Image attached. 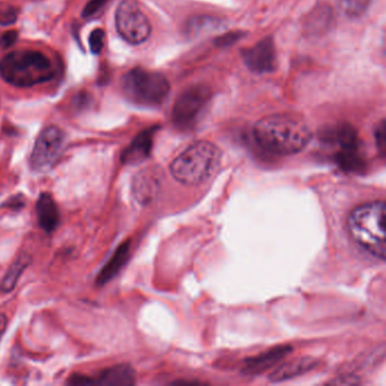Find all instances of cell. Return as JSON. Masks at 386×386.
<instances>
[{
  "label": "cell",
  "instance_id": "6da1fadb",
  "mask_svg": "<svg viewBox=\"0 0 386 386\" xmlns=\"http://www.w3.org/2000/svg\"><path fill=\"white\" fill-rule=\"evenodd\" d=\"M254 137L261 149L272 154L293 156L309 145L311 131L297 116L277 113L256 122Z\"/></svg>",
  "mask_w": 386,
  "mask_h": 386
},
{
  "label": "cell",
  "instance_id": "7a4b0ae2",
  "mask_svg": "<svg viewBox=\"0 0 386 386\" xmlns=\"http://www.w3.org/2000/svg\"><path fill=\"white\" fill-rule=\"evenodd\" d=\"M385 203H366L356 208L348 218V230L352 239L371 255L384 261L386 257Z\"/></svg>",
  "mask_w": 386,
  "mask_h": 386
},
{
  "label": "cell",
  "instance_id": "3957f363",
  "mask_svg": "<svg viewBox=\"0 0 386 386\" xmlns=\"http://www.w3.org/2000/svg\"><path fill=\"white\" fill-rule=\"evenodd\" d=\"M55 69L44 53L35 50H15L0 60V77L17 87H30L53 80Z\"/></svg>",
  "mask_w": 386,
  "mask_h": 386
},
{
  "label": "cell",
  "instance_id": "277c9868",
  "mask_svg": "<svg viewBox=\"0 0 386 386\" xmlns=\"http://www.w3.org/2000/svg\"><path fill=\"white\" fill-rule=\"evenodd\" d=\"M221 149L208 140H199L187 147L170 165L176 181L195 186L209 179L221 163Z\"/></svg>",
  "mask_w": 386,
  "mask_h": 386
},
{
  "label": "cell",
  "instance_id": "5b68a950",
  "mask_svg": "<svg viewBox=\"0 0 386 386\" xmlns=\"http://www.w3.org/2000/svg\"><path fill=\"white\" fill-rule=\"evenodd\" d=\"M122 91L125 98L135 106L154 108L165 102L170 84L161 73L137 67L122 76Z\"/></svg>",
  "mask_w": 386,
  "mask_h": 386
},
{
  "label": "cell",
  "instance_id": "8992f818",
  "mask_svg": "<svg viewBox=\"0 0 386 386\" xmlns=\"http://www.w3.org/2000/svg\"><path fill=\"white\" fill-rule=\"evenodd\" d=\"M212 92L206 85L190 86L177 98L172 109V122L179 129L195 127L205 113Z\"/></svg>",
  "mask_w": 386,
  "mask_h": 386
},
{
  "label": "cell",
  "instance_id": "52a82bcc",
  "mask_svg": "<svg viewBox=\"0 0 386 386\" xmlns=\"http://www.w3.org/2000/svg\"><path fill=\"white\" fill-rule=\"evenodd\" d=\"M116 28L129 44H142L149 39L152 26L135 0H122L116 10Z\"/></svg>",
  "mask_w": 386,
  "mask_h": 386
},
{
  "label": "cell",
  "instance_id": "ba28073f",
  "mask_svg": "<svg viewBox=\"0 0 386 386\" xmlns=\"http://www.w3.org/2000/svg\"><path fill=\"white\" fill-rule=\"evenodd\" d=\"M65 133L56 126H49L41 131L35 140L30 156V165L37 172H47L62 156L65 147Z\"/></svg>",
  "mask_w": 386,
  "mask_h": 386
},
{
  "label": "cell",
  "instance_id": "9c48e42d",
  "mask_svg": "<svg viewBox=\"0 0 386 386\" xmlns=\"http://www.w3.org/2000/svg\"><path fill=\"white\" fill-rule=\"evenodd\" d=\"M243 62L252 72L265 74L277 68V51L272 37H266L243 51Z\"/></svg>",
  "mask_w": 386,
  "mask_h": 386
},
{
  "label": "cell",
  "instance_id": "30bf717a",
  "mask_svg": "<svg viewBox=\"0 0 386 386\" xmlns=\"http://www.w3.org/2000/svg\"><path fill=\"white\" fill-rule=\"evenodd\" d=\"M162 176L159 170L147 169L138 172L133 181V194L137 202L147 205L152 202L161 188Z\"/></svg>",
  "mask_w": 386,
  "mask_h": 386
},
{
  "label": "cell",
  "instance_id": "8fae6325",
  "mask_svg": "<svg viewBox=\"0 0 386 386\" xmlns=\"http://www.w3.org/2000/svg\"><path fill=\"white\" fill-rule=\"evenodd\" d=\"M156 127L149 128L140 131V134L131 140V143L124 149L122 153V160L124 165H138L144 160H147L151 154L153 147V138L156 134Z\"/></svg>",
  "mask_w": 386,
  "mask_h": 386
},
{
  "label": "cell",
  "instance_id": "7c38bea8",
  "mask_svg": "<svg viewBox=\"0 0 386 386\" xmlns=\"http://www.w3.org/2000/svg\"><path fill=\"white\" fill-rule=\"evenodd\" d=\"M35 211H37V222L41 229L47 234H53L59 226L60 213L58 205L51 196V194H40L35 205Z\"/></svg>",
  "mask_w": 386,
  "mask_h": 386
},
{
  "label": "cell",
  "instance_id": "4fadbf2b",
  "mask_svg": "<svg viewBox=\"0 0 386 386\" xmlns=\"http://www.w3.org/2000/svg\"><path fill=\"white\" fill-rule=\"evenodd\" d=\"M293 351V348L290 346H279L268 350V351L256 356L254 358H249L246 361V366L243 369V373L247 375H256L263 371H268L270 368L277 365L281 359L289 355Z\"/></svg>",
  "mask_w": 386,
  "mask_h": 386
},
{
  "label": "cell",
  "instance_id": "5bb4252c",
  "mask_svg": "<svg viewBox=\"0 0 386 386\" xmlns=\"http://www.w3.org/2000/svg\"><path fill=\"white\" fill-rule=\"evenodd\" d=\"M131 254V240H126L118 248L116 249L113 255L101 268L97 277V286H103L113 280L117 274L122 271Z\"/></svg>",
  "mask_w": 386,
  "mask_h": 386
},
{
  "label": "cell",
  "instance_id": "9a60e30c",
  "mask_svg": "<svg viewBox=\"0 0 386 386\" xmlns=\"http://www.w3.org/2000/svg\"><path fill=\"white\" fill-rule=\"evenodd\" d=\"M318 365V361L314 358L304 357V358L295 359V360L288 361L281 365L277 369H274L268 380L274 383L284 382V380H291L293 377L300 376L304 374L309 373L311 369H314Z\"/></svg>",
  "mask_w": 386,
  "mask_h": 386
},
{
  "label": "cell",
  "instance_id": "2e32d148",
  "mask_svg": "<svg viewBox=\"0 0 386 386\" xmlns=\"http://www.w3.org/2000/svg\"><path fill=\"white\" fill-rule=\"evenodd\" d=\"M135 371L129 365L120 364L107 368L95 380V384L104 386H131L135 384Z\"/></svg>",
  "mask_w": 386,
  "mask_h": 386
},
{
  "label": "cell",
  "instance_id": "e0dca14e",
  "mask_svg": "<svg viewBox=\"0 0 386 386\" xmlns=\"http://www.w3.org/2000/svg\"><path fill=\"white\" fill-rule=\"evenodd\" d=\"M333 22V12L327 5H322L311 12L306 19V30L311 35H322L329 31Z\"/></svg>",
  "mask_w": 386,
  "mask_h": 386
},
{
  "label": "cell",
  "instance_id": "ac0fdd59",
  "mask_svg": "<svg viewBox=\"0 0 386 386\" xmlns=\"http://www.w3.org/2000/svg\"><path fill=\"white\" fill-rule=\"evenodd\" d=\"M30 256L26 254L19 255L15 261H12L8 271L5 274L1 284H0V291L3 293H8L15 289L16 284L19 282V277H22L25 270L30 264Z\"/></svg>",
  "mask_w": 386,
  "mask_h": 386
},
{
  "label": "cell",
  "instance_id": "d6986e66",
  "mask_svg": "<svg viewBox=\"0 0 386 386\" xmlns=\"http://www.w3.org/2000/svg\"><path fill=\"white\" fill-rule=\"evenodd\" d=\"M339 5L348 17H359L368 10L371 0H339Z\"/></svg>",
  "mask_w": 386,
  "mask_h": 386
},
{
  "label": "cell",
  "instance_id": "ffe728a7",
  "mask_svg": "<svg viewBox=\"0 0 386 386\" xmlns=\"http://www.w3.org/2000/svg\"><path fill=\"white\" fill-rule=\"evenodd\" d=\"M104 37H106V33L102 28H95L94 31H92L90 37H89L91 53L93 55H99L102 51Z\"/></svg>",
  "mask_w": 386,
  "mask_h": 386
},
{
  "label": "cell",
  "instance_id": "44dd1931",
  "mask_svg": "<svg viewBox=\"0 0 386 386\" xmlns=\"http://www.w3.org/2000/svg\"><path fill=\"white\" fill-rule=\"evenodd\" d=\"M108 1L109 0H90L83 8L82 16L84 19H89L91 16L95 15L100 10H102L103 7L106 6Z\"/></svg>",
  "mask_w": 386,
  "mask_h": 386
},
{
  "label": "cell",
  "instance_id": "7402d4cb",
  "mask_svg": "<svg viewBox=\"0 0 386 386\" xmlns=\"http://www.w3.org/2000/svg\"><path fill=\"white\" fill-rule=\"evenodd\" d=\"M375 138H376L377 149L380 151V154L384 156L386 151L385 119H383L380 124L377 125L376 131H375Z\"/></svg>",
  "mask_w": 386,
  "mask_h": 386
},
{
  "label": "cell",
  "instance_id": "603a6c76",
  "mask_svg": "<svg viewBox=\"0 0 386 386\" xmlns=\"http://www.w3.org/2000/svg\"><path fill=\"white\" fill-rule=\"evenodd\" d=\"M17 21V10L12 7L1 8L0 10V25L1 26H10L15 24Z\"/></svg>",
  "mask_w": 386,
  "mask_h": 386
},
{
  "label": "cell",
  "instance_id": "cb8c5ba5",
  "mask_svg": "<svg viewBox=\"0 0 386 386\" xmlns=\"http://www.w3.org/2000/svg\"><path fill=\"white\" fill-rule=\"evenodd\" d=\"M67 384L73 386L92 385V384H95V380L86 375H82V374H73L67 380Z\"/></svg>",
  "mask_w": 386,
  "mask_h": 386
},
{
  "label": "cell",
  "instance_id": "d4e9b609",
  "mask_svg": "<svg viewBox=\"0 0 386 386\" xmlns=\"http://www.w3.org/2000/svg\"><path fill=\"white\" fill-rule=\"evenodd\" d=\"M19 40V33L17 31H8L3 35L1 39H0V44L3 46V48H10L17 42Z\"/></svg>",
  "mask_w": 386,
  "mask_h": 386
},
{
  "label": "cell",
  "instance_id": "484cf974",
  "mask_svg": "<svg viewBox=\"0 0 386 386\" xmlns=\"http://www.w3.org/2000/svg\"><path fill=\"white\" fill-rule=\"evenodd\" d=\"M240 37V33H229V35H224V37H220L217 42H218L220 46H226V44H234L235 41L238 40Z\"/></svg>",
  "mask_w": 386,
  "mask_h": 386
},
{
  "label": "cell",
  "instance_id": "4316f807",
  "mask_svg": "<svg viewBox=\"0 0 386 386\" xmlns=\"http://www.w3.org/2000/svg\"><path fill=\"white\" fill-rule=\"evenodd\" d=\"M7 325H8V318H7L6 315L0 314V340H1L3 334H5Z\"/></svg>",
  "mask_w": 386,
  "mask_h": 386
}]
</instances>
